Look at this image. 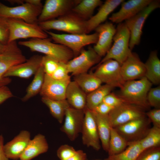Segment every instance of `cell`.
<instances>
[{
	"label": "cell",
	"mask_w": 160,
	"mask_h": 160,
	"mask_svg": "<svg viewBox=\"0 0 160 160\" xmlns=\"http://www.w3.org/2000/svg\"><path fill=\"white\" fill-rule=\"evenodd\" d=\"M45 75L41 64L27 88L26 94L21 99L22 101L25 102L40 93L43 84Z\"/></svg>",
	"instance_id": "d6a6232c"
},
{
	"label": "cell",
	"mask_w": 160,
	"mask_h": 160,
	"mask_svg": "<svg viewBox=\"0 0 160 160\" xmlns=\"http://www.w3.org/2000/svg\"><path fill=\"white\" fill-rule=\"evenodd\" d=\"M55 43L63 45L70 49L74 56L80 54L84 46L95 44L98 35L95 32L92 34H57L49 31H45Z\"/></svg>",
	"instance_id": "5b68a950"
},
{
	"label": "cell",
	"mask_w": 160,
	"mask_h": 160,
	"mask_svg": "<svg viewBox=\"0 0 160 160\" xmlns=\"http://www.w3.org/2000/svg\"><path fill=\"white\" fill-rule=\"evenodd\" d=\"M41 101L48 108L52 116L60 123H62L65 112L71 106L67 100H55L42 97Z\"/></svg>",
	"instance_id": "83f0119b"
},
{
	"label": "cell",
	"mask_w": 160,
	"mask_h": 160,
	"mask_svg": "<svg viewBox=\"0 0 160 160\" xmlns=\"http://www.w3.org/2000/svg\"><path fill=\"white\" fill-rule=\"evenodd\" d=\"M87 95L74 81H71L66 89L65 99L71 107L84 110L86 107Z\"/></svg>",
	"instance_id": "cb8c5ba5"
},
{
	"label": "cell",
	"mask_w": 160,
	"mask_h": 160,
	"mask_svg": "<svg viewBox=\"0 0 160 160\" xmlns=\"http://www.w3.org/2000/svg\"><path fill=\"white\" fill-rule=\"evenodd\" d=\"M101 57L93 48L89 47L87 50L82 49L79 55L67 63L69 73L74 76L87 73L93 66L100 62Z\"/></svg>",
	"instance_id": "5bb4252c"
},
{
	"label": "cell",
	"mask_w": 160,
	"mask_h": 160,
	"mask_svg": "<svg viewBox=\"0 0 160 160\" xmlns=\"http://www.w3.org/2000/svg\"><path fill=\"white\" fill-rule=\"evenodd\" d=\"M43 7L25 2L14 7H9L0 2V17L22 20L31 23H37L38 17Z\"/></svg>",
	"instance_id": "9c48e42d"
},
{
	"label": "cell",
	"mask_w": 160,
	"mask_h": 160,
	"mask_svg": "<svg viewBox=\"0 0 160 160\" xmlns=\"http://www.w3.org/2000/svg\"><path fill=\"white\" fill-rule=\"evenodd\" d=\"M29 132L21 131L12 140L4 145V149L9 159L17 160L20 159L31 140Z\"/></svg>",
	"instance_id": "7402d4cb"
},
{
	"label": "cell",
	"mask_w": 160,
	"mask_h": 160,
	"mask_svg": "<svg viewBox=\"0 0 160 160\" xmlns=\"http://www.w3.org/2000/svg\"><path fill=\"white\" fill-rule=\"evenodd\" d=\"M4 138L2 135H0V160H9L4 152Z\"/></svg>",
	"instance_id": "7dc6e473"
},
{
	"label": "cell",
	"mask_w": 160,
	"mask_h": 160,
	"mask_svg": "<svg viewBox=\"0 0 160 160\" xmlns=\"http://www.w3.org/2000/svg\"><path fill=\"white\" fill-rule=\"evenodd\" d=\"M145 114L152 123L153 126L160 128V108L151 110L145 113Z\"/></svg>",
	"instance_id": "7bdbcfd3"
},
{
	"label": "cell",
	"mask_w": 160,
	"mask_h": 160,
	"mask_svg": "<svg viewBox=\"0 0 160 160\" xmlns=\"http://www.w3.org/2000/svg\"><path fill=\"white\" fill-rule=\"evenodd\" d=\"M160 7L159 0H152L146 7L133 17L125 21L124 23L130 33L129 47L132 50L140 42L143 28L149 15Z\"/></svg>",
	"instance_id": "52a82bcc"
},
{
	"label": "cell",
	"mask_w": 160,
	"mask_h": 160,
	"mask_svg": "<svg viewBox=\"0 0 160 160\" xmlns=\"http://www.w3.org/2000/svg\"><path fill=\"white\" fill-rule=\"evenodd\" d=\"M7 1L11 4H22L25 3L24 0H8Z\"/></svg>",
	"instance_id": "681fc988"
},
{
	"label": "cell",
	"mask_w": 160,
	"mask_h": 160,
	"mask_svg": "<svg viewBox=\"0 0 160 160\" xmlns=\"http://www.w3.org/2000/svg\"><path fill=\"white\" fill-rule=\"evenodd\" d=\"M127 146L122 152L108 156L104 160H136L143 151L139 140L129 142Z\"/></svg>",
	"instance_id": "4dcf8cb0"
},
{
	"label": "cell",
	"mask_w": 160,
	"mask_h": 160,
	"mask_svg": "<svg viewBox=\"0 0 160 160\" xmlns=\"http://www.w3.org/2000/svg\"><path fill=\"white\" fill-rule=\"evenodd\" d=\"M71 81V79L63 80H56L45 74L40 95L42 97L55 100L65 99L66 89Z\"/></svg>",
	"instance_id": "ffe728a7"
},
{
	"label": "cell",
	"mask_w": 160,
	"mask_h": 160,
	"mask_svg": "<svg viewBox=\"0 0 160 160\" xmlns=\"http://www.w3.org/2000/svg\"><path fill=\"white\" fill-rule=\"evenodd\" d=\"M128 142L116 129L112 127L107 152L108 156L118 154L124 150Z\"/></svg>",
	"instance_id": "836d02e7"
},
{
	"label": "cell",
	"mask_w": 160,
	"mask_h": 160,
	"mask_svg": "<svg viewBox=\"0 0 160 160\" xmlns=\"http://www.w3.org/2000/svg\"><path fill=\"white\" fill-rule=\"evenodd\" d=\"M13 96L12 93L7 86L0 87V105Z\"/></svg>",
	"instance_id": "f6af8a7d"
},
{
	"label": "cell",
	"mask_w": 160,
	"mask_h": 160,
	"mask_svg": "<svg viewBox=\"0 0 160 160\" xmlns=\"http://www.w3.org/2000/svg\"><path fill=\"white\" fill-rule=\"evenodd\" d=\"M6 19L9 31L8 43L22 39L48 38V35L38 23H29L17 19Z\"/></svg>",
	"instance_id": "8992f818"
},
{
	"label": "cell",
	"mask_w": 160,
	"mask_h": 160,
	"mask_svg": "<svg viewBox=\"0 0 160 160\" xmlns=\"http://www.w3.org/2000/svg\"><path fill=\"white\" fill-rule=\"evenodd\" d=\"M95 30L98 38L93 49L101 57L106 55L111 47L116 28L112 23L107 22L100 25Z\"/></svg>",
	"instance_id": "e0dca14e"
},
{
	"label": "cell",
	"mask_w": 160,
	"mask_h": 160,
	"mask_svg": "<svg viewBox=\"0 0 160 160\" xmlns=\"http://www.w3.org/2000/svg\"><path fill=\"white\" fill-rule=\"evenodd\" d=\"M86 21L71 12L56 19L38 23L44 31L54 30L70 34H87Z\"/></svg>",
	"instance_id": "3957f363"
},
{
	"label": "cell",
	"mask_w": 160,
	"mask_h": 160,
	"mask_svg": "<svg viewBox=\"0 0 160 160\" xmlns=\"http://www.w3.org/2000/svg\"><path fill=\"white\" fill-rule=\"evenodd\" d=\"M73 147L67 144L60 146L57 151V155L60 160H67L76 152Z\"/></svg>",
	"instance_id": "ab89813d"
},
{
	"label": "cell",
	"mask_w": 160,
	"mask_h": 160,
	"mask_svg": "<svg viewBox=\"0 0 160 160\" xmlns=\"http://www.w3.org/2000/svg\"><path fill=\"white\" fill-rule=\"evenodd\" d=\"M144 109L136 105L124 102L113 108L108 114L113 128L135 119L146 116Z\"/></svg>",
	"instance_id": "7c38bea8"
},
{
	"label": "cell",
	"mask_w": 160,
	"mask_h": 160,
	"mask_svg": "<svg viewBox=\"0 0 160 160\" xmlns=\"http://www.w3.org/2000/svg\"><path fill=\"white\" fill-rule=\"evenodd\" d=\"M67 160H87L86 154L82 150L76 151L75 154Z\"/></svg>",
	"instance_id": "bcb514c9"
},
{
	"label": "cell",
	"mask_w": 160,
	"mask_h": 160,
	"mask_svg": "<svg viewBox=\"0 0 160 160\" xmlns=\"http://www.w3.org/2000/svg\"><path fill=\"white\" fill-rule=\"evenodd\" d=\"M136 160H160V147H154L143 151Z\"/></svg>",
	"instance_id": "8d00e7d4"
},
{
	"label": "cell",
	"mask_w": 160,
	"mask_h": 160,
	"mask_svg": "<svg viewBox=\"0 0 160 160\" xmlns=\"http://www.w3.org/2000/svg\"><path fill=\"white\" fill-rule=\"evenodd\" d=\"M151 122L146 116L114 128L129 143L139 141L144 137L150 128Z\"/></svg>",
	"instance_id": "4fadbf2b"
},
{
	"label": "cell",
	"mask_w": 160,
	"mask_h": 160,
	"mask_svg": "<svg viewBox=\"0 0 160 160\" xmlns=\"http://www.w3.org/2000/svg\"><path fill=\"white\" fill-rule=\"evenodd\" d=\"M9 31L7 19L0 17V43L6 45L8 43Z\"/></svg>",
	"instance_id": "60d3db41"
},
{
	"label": "cell",
	"mask_w": 160,
	"mask_h": 160,
	"mask_svg": "<svg viewBox=\"0 0 160 160\" xmlns=\"http://www.w3.org/2000/svg\"><path fill=\"white\" fill-rule=\"evenodd\" d=\"M26 59L16 41L8 43L4 51L0 53V87L7 85L11 81L10 78L4 76L11 67L25 62Z\"/></svg>",
	"instance_id": "ba28073f"
},
{
	"label": "cell",
	"mask_w": 160,
	"mask_h": 160,
	"mask_svg": "<svg viewBox=\"0 0 160 160\" xmlns=\"http://www.w3.org/2000/svg\"><path fill=\"white\" fill-rule=\"evenodd\" d=\"M42 57L35 55L25 62L11 67L5 73L4 77L15 76L24 79L30 78L36 73L41 66Z\"/></svg>",
	"instance_id": "d6986e66"
},
{
	"label": "cell",
	"mask_w": 160,
	"mask_h": 160,
	"mask_svg": "<svg viewBox=\"0 0 160 160\" xmlns=\"http://www.w3.org/2000/svg\"><path fill=\"white\" fill-rule=\"evenodd\" d=\"M6 45H4L0 43V53L3 52L5 50Z\"/></svg>",
	"instance_id": "f907efd6"
},
{
	"label": "cell",
	"mask_w": 160,
	"mask_h": 160,
	"mask_svg": "<svg viewBox=\"0 0 160 160\" xmlns=\"http://www.w3.org/2000/svg\"></svg>",
	"instance_id": "816d5d0a"
},
{
	"label": "cell",
	"mask_w": 160,
	"mask_h": 160,
	"mask_svg": "<svg viewBox=\"0 0 160 160\" xmlns=\"http://www.w3.org/2000/svg\"><path fill=\"white\" fill-rule=\"evenodd\" d=\"M143 151L151 148L160 146V128H150L147 134L139 140Z\"/></svg>",
	"instance_id": "e575fe53"
},
{
	"label": "cell",
	"mask_w": 160,
	"mask_h": 160,
	"mask_svg": "<svg viewBox=\"0 0 160 160\" xmlns=\"http://www.w3.org/2000/svg\"><path fill=\"white\" fill-rule=\"evenodd\" d=\"M51 38H32L20 41L18 44L28 48L32 52H36L52 57L60 62L67 63L73 58L72 52L67 47L52 42Z\"/></svg>",
	"instance_id": "6da1fadb"
},
{
	"label": "cell",
	"mask_w": 160,
	"mask_h": 160,
	"mask_svg": "<svg viewBox=\"0 0 160 160\" xmlns=\"http://www.w3.org/2000/svg\"><path fill=\"white\" fill-rule=\"evenodd\" d=\"M145 71L144 63L136 54L132 52L121 65V74L125 81L144 77Z\"/></svg>",
	"instance_id": "ac0fdd59"
},
{
	"label": "cell",
	"mask_w": 160,
	"mask_h": 160,
	"mask_svg": "<svg viewBox=\"0 0 160 160\" xmlns=\"http://www.w3.org/2000/svg\"><path fill=\"white\" fill-rule=\"evenodd\" d=\"M113 108H114L109 106L102 102L97 106L92 111L97 114L107 115L108 114Z\"/></svg>",
	"instance_id": "ee69618b"
},
{
	"label": "cell",
	"mask_w": 160,
	"mask_h": 160,
	"mask_svg": "<svg viewBox=\"0 0 160 160\" xmlns=\"http://www.w3.org/2000/svg\"><path fill=\"white\" fill-rule=\"evenodd\" d=\"M145 77L152 84L160 83V60L156 51H152L145 63Z\"/></svg>",
	"instance_id": "4316f807"
},
{
	"label": "cell",
	"mask_w": 160,
	"mask_h": 160,
	"mask_svg": "<svg viewBox=\"0 0 160 160\" xmlns=\"http://www.w3.org/2000/svg\"><path fill=\"white\" fill-rule=\"evenodd\" d=\"M69 73L67 63L59 62L56 70L50 76L56 80H63L71 79Z\"/></svg>",
	"instance_id": "f35d334b"
},
{
	"label": "cell",
	"mask_w": 160,
	"mask_h": 160,
	"mask_svg": "<svg viewBox=\"0 0 160 160\" xmlns=\"http://www.w3.org/2000/svg\"><path fill=\"white\" fill-rule=\"evenodd\" d=\"M147 99L150 106L160 108V86L151 88L147 95Z\"/></svg>",
	"instance_id": "74e56055"
},
{
	"label": "cell",
	"mask_w": 160,
	"mask_h": 160,
	"mask_svg": "<svg viewBox=\"0 0 160 160\" xmlns=\"http://www.w3.org/2000/svg\"><path fill=\"white\" fill-rule=\"evenodd\" d=\"M84 116V110L70 106L67 110L61 130L71 141L74 140L81 133Z\"/></svg>",
	"instance_id": "2e32d148"
},
{
	"label": "cell",
	"mask_w": 160,
	"mask_h": 160,
	"mask_svg": "<svg viewBox=\"0 0 160 160\" xmlns=\"http://www.w3.org/2000/svg\"><path fill=\"white\" fill-rule=\"evenodd\" d=\"M124 1L107 0L102 4L97 13L86 21L87 34L102 24L109 15Z\"/></svg>",
	"instance_id": "603a6c76"
},
{
	"label": "cell",
	"mask_w": 160,
	"mask_h": 160,
	"mask_svg": "<svg viewBox=\"0 0 160 160\" xmlns=\"http://www.w3.org/2000/svg\"><path fill=\"white\" fill-rule=\"evenodd\" d=\"M25 2L27 3L34 5L43 7L40 0H24Z\"/></svg>",
	"instance_id": "c3c4849f"
},
{
	"label": "cell",
	"mask_w": 160,
	"mask_h": 160,
	"mask_svg": "<svg viewBox=\"0 0 160 160\" xmlns=\"http://www.w3.org/2000/svg\"><path fill=\"white\" fill-rule=\"evenodd\" d=\"M48 149V144L45 136L41 134H38L30 140L20 160H31L46 152Z\"/></svg>",
	"instance_id": "d4e9b609"
},
{
	"label": "cell",
	"mask_w": 160,
	"mask_h": 160,
	"mask_svg": "<svg viewBox=\"0 0 160 160\" xmlns=\"http://www.w3.org/2000/svg\"><path fill=\"white\" fill-rule=\"evenodd\" d=\"M113 88L108 85H101L92 92L87 94L86 107L93 110L102 103L104 97L111 92Z\"/></svg>",
	"instance_id": "1f68e13d"
},
{
	"label": "cell",
	"mask_w": 160,
	"mask_h": 160,
	"mask_svg": "<svg viewBox=\"0 0 160 160\" xmlns=\"http://www.w3.org/2000/svg\"><path fill=\"white\" fill-rule=\"evenodd\" d=\"M59 62L52 57L47 55L43 56L41 64L45 74L51 76L57 68Z\"/></svg>",
	"instance_id": "d590c367"
},
{
	"label": "cell",
	"mask_w": 160,
	"mask_h": 160,
	"mask_svg": "<svg viewBox=\"0 0 160 160\" xmlns=\"http://www.w3.org/2000/svg\"><path fill=\"white\" fill-rule=\"evenodd\" d=\"M116 28L113 44L98 65L109 59L115 60L121 65L132 52L129 47L130 33L124 23H119Z\"/></svg>",
	"instance_id": "277c9868"
},
{
	"label": "cell",
	"mask_w": 160,
	"mask_h": 160,
	"mask_svg": "<svg viewBox=\"0 0 160 160\" xmlns=\"http://www.w3.org/2000/svg\"><path fill=\"white\" fill-rule=\"evenodd\" d=\"M152 0H129L121 3L119 10L112 14L109 19L120 23L135 16L148 6Z\"/></svg>",
	"instance_id": "44dd1931"
},
{
	"label": "cell",
	"mask_w": 160,
	"mask_h": 160,
	"mask_svg": "<svg viewBox=\"0 0 160 160\" xmlns=\"http://www.w3.org/2000/svg\"><path fill=\"white\" fill-rule=\"evenodd\" d=\"M79 0H46L38 19V23L55 19L71 12Z\"/></svg>",
	"instance_id": "8fae6325"
},
{
	"label": "cell",
	"mask_w": 160,
	"mask_h": 160,
	"mask_svg": "<svg viewBox=\"0 0 160 160\" xmlns=\"http://www.w3.org/2000/svg\"><path fill=\"white\" fill-rule=\"evenodd\" d=\"M121 65L117 61L109 59L98 65L93 73L102 83L120 88L125 82L121 74Z\"/></svg>",
	"instance_id": "30bf717a"
},
{
	"label": "cell",
	"mask_w": 160,
	"mask_h": 160,
	"mask_svg": "<svg viewBox=\"0 0 160 160\" xmlns=\"http://www.w3.org/2000/svg\"><path fill=\"white\" fill-rule=\"evenodd\" d=\"M73 81L87 94L97 89L102 84L93 73L87 72L74 76Z\"/></svg>",
	"instance_id": "f1b7e54d"
},
{
	"label": "cell",
	"mask_w": 160,
	"mask_h": 160,
	"mask_svg": "<svg viewBox=\"0 0 160 160\" xmlns=\"http://www.w3.org/2000/svg\"><path fill=\"white\" fill-rule=\"evenodd\" d=\"M94 113L102 147L104 150L107 152L112 127L108 114L102 115Z\"/></svg>",
	"instance_id": "484cf974"
},
{
	"label": "cell",
	"mask_w": 160,
	"mask_h": 160,
	"mask_svg": "<svg viewBox=\"0 0 160 160\" xmlns=\"http://www.w3.org/2000/svg\"><path fill=\"white\" fill-rule=\"evenodd\" d=\"M152 85L145 77L138 80L126 81L120 88L118 96L124 102L136 105L145 109L150 106L147 96Z\"/></svg>",
	"instance_id": "7a4b0ae2"
},
{
	"label": "cell",
	"mask_w": 160,
	"mask_h": 160,
	"mask_svg": "<svg viewBox=\"0 0 160 160\" xmlns=\"http://www.w3.org/2000/svg\"><path fill=\"white\" fill-rule=\"evenodd\" d=\"M103 2L100 0H82L72 9L71 12L81 18L87 20L92 16L96 8L100 6Z\"/></svg>",
	"instance_id": "f546056e"
},
{
	"label": "cell",
	"mask_w": 160,
	"mask_h": 160,
	"mask_svg": "<svg viewBox=\"0 0 160 160\" xmlns=\"http://www.w3.org/2000/svg\"><path fill=\"white\" fill-rule=\"evenodd\" d=\"M84 116L81 133L84 145L99 150L101 147L94 112L84 109Z\"/></svg>",
	"instance_id": "9a60e30c"
},
{
	"label": "cell",
	"mask_w": 160,
	"mask_h": 160,
	"mask_svg": "<svg viewBox=\"0 0 160 160\" xmlns=\"http://www.w3.org/2000/svg\"><path fill=\"white\" fill-rule=\"evenodd\" d=\"M103 102L113 108H115L124 102V101L118 95L113 93H110L104 98Z\"/></svg>",
	"instance_id": "b9f144b4"
}]
</instances>
